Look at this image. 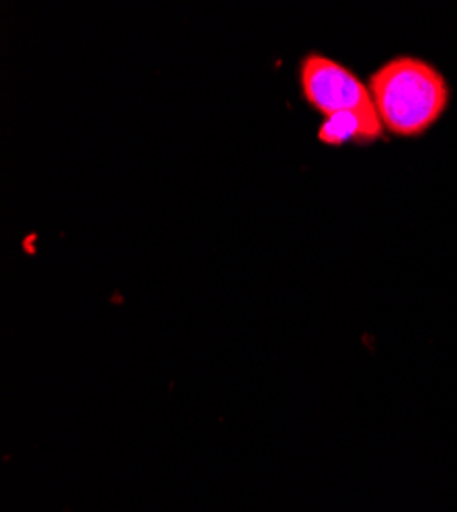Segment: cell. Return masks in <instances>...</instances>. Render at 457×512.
Instances as JSON below:
<instances>
[{
    "instance_id": "1",
    "label": "cell",
    "mask_w": 457,
    "mask_h": 512,
    "mask_svg": "<svg viewBox=\"0 0 457 512\" xmlns=\"http://www.w3.org/2000/svg\"><path fill=\"white\" fill-rule=\"evenodd\" d=\"M369 93L382 127L396 138L423 136L449 105L443 74L412 56H398L373 72Z\"/></svg>"
},
{
    "instance_id": "3",
    "label": "cell",
    "mask_w": 457,
    "mask_h": 512,
    "mask_svg": "<svg viewBox=\"0 0 457 512\" xmlns=\"http://www.w3.org/2000/svg\"><path fill=\"white\" fill-rule=\"evenodd\" d=\"M318 140L328 146H341L347 142H367L365 127L353 113H337L324 117L318 130Z\"/></svg>"
},
{
    "instance_id": "2",
    "label": "cell",
    "mask_w": 457,
    "mask_h": 512,
    "mask_svg": "<svg viewBox=\"0 0 457 512\" xmlns=\"http://www.w3.org/2000/svg\"><path fill=\"white\" fill-rule=\"evenodd\" d=\"M302 97L324 117L353 113L361 119L367 142L382 138L384 127L373 105L369 87L337 60L322 54H308L300 64Z\"/></svg>"
}]
</instances>
